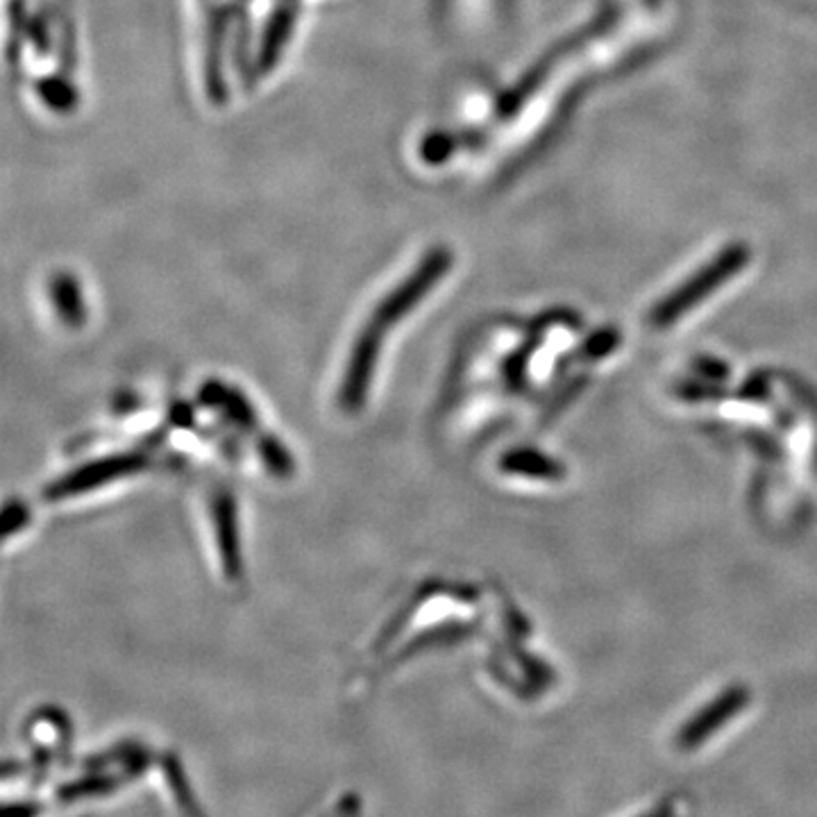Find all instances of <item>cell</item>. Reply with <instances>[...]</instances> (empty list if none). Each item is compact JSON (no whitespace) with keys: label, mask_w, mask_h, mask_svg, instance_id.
<instances>
[{"label":"cell","mask_w":817,"mask_h":817,"mask_svg":"<svg viewBox=\"0 0 817 817\" xmlns=\"http://www.w3.org/2000/svg\"><path fill=\"white\" fill-rule=\"evenodd\" d=\"M643 817H675V810L670 806H661V808H656V810H652Z\"/></svg>","instance_id":"cell-6"},{"label":"cell","mask_w":817,"mask_h":817,"mask_svg":"<svg viewBox=\"0 0 817 817\" xmlns=\"http://www.w3.org/2000/svg\"><path fill=\"white\" fill-rule=\"evenodd\" d=\"M8 59L27 98L50 114L78 103L71 0H5Z\"/></svg>","instance_id":"cell-1"},{"label":"cell","mask_w":817,"mask_h":817,"mask_svg":"<svg viewBox=\"0 0 817 817\" xmlns=\"http://www.w3.org/2000/svg\"><path fill=\"white\" fill-rule=\"evenodd\" d=\"M749 702L747 688H730L722 692L717 700H713L709 707H704L698 715H695L679 734V745L684 749L700 747L707 738H711L724 722L736 717Z\"/></svg>","instance_id":"cell-4"},{"label":"cell","mask_w":817,"mask_h":817,"mask_svg":"<svg viewBox=\"0 0 817 817\" xmlns=\"http://www.w3.org/2000/svg\"><path fill=\"white\" fill-rule=\"evenodd\" d=\"M253 0H187L189 62L200 98L223 107L246 86Z\"/></svg>","instance_id":"cell-2"},{"label":"cell","mask_w":817,"mask_h":817,"mask_svg":"<svg viewBox=\"0 0 817 817\" xmlns=\"http://www.w3.org/2000/svg\"><path fill=\"white\" fill-rule=\"evenodd\" d=\"M509 0H439L441 16L464 27H479L502 21Z\"/></svg>","instance_id":"cell-5"},{"label":"cell","mask_w":817,"mask_h":817,"mask_svg":"<svg viewBox=\"0 0 817 817\" xmlns=\"http://www.w3.org/2000/svg\"><path fill=\"white\" fill-rule=\"evenodd\" d=\"M745 261H747V253H743V250L722 253V257L711 268L702 270V276L690 280L675 295H670L668 300L661 302V307L656 310V314L652 316V320L658 327L677 320L681 314L688 312V307L698 305V302L704 300L715 287H720L722 282L730 280Z\"/></svg>","instance_id":"cell-3"}]
</instances>
